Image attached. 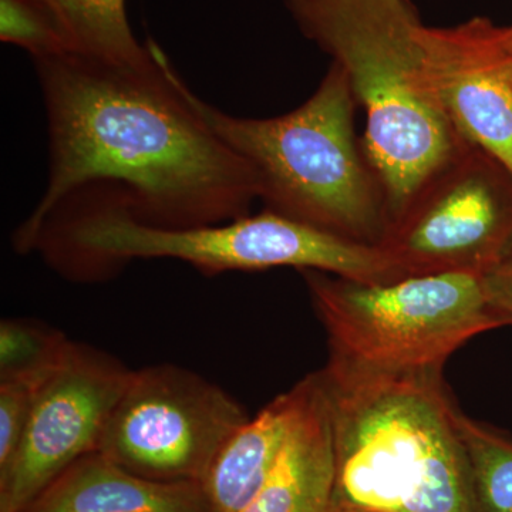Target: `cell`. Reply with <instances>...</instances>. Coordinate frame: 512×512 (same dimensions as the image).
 Masks as SVG:
<instances>
[{"instance_id": "6da1fadb", "label": "cell", "mask_w": 512, "mask_h": 512, "mask_svg": "<svg viewBox=\"0 0 512 512\" xmlns=\"http://www.w3.org/2000/svg\"><path fill=\"white\" fill-rule=\"evenodd\" d=\"M138 62L57 52L33 59L49 127L45 194L16 235L30 251L45 222L74 195L110 185V204L164 228L222 224L249 215L254 171L208 119L163 50Z\"/></svg>"}, {"instance_id": "7a4b0ae2", "label": "cell", "mask_w": 512, "mask_h": 512, "mask_svg": "<svg viewBox=\"0 0 512 512\" xmlns=\"http://www.w3.org/2000/svg\"><path fill=\"white\" fill-rule=\"evenodd\" d=\"M318 373L332 429L333 507L477 512L441 369H382L330 350Z\"/></svg>"}, {"instance_id": "3957f363", "label": "cell", "mask_w": 512, "mask_h": 512, "mask_svg": "<svg viewBox=\"0 0 512 512\" xmlns=\"http://www.w3.org/2000/svg\"><path fill=\"white\" fill-rule=\"evenodd\" d=\"M284 3L302 35L342 67L365 111L363 146L386 191L390 225L423 181L468 144L431 80L427 25L410 0Z\"/></svg>"}, {"instance_id": "277c9868", "label": "cell", "mask_w": 512, "mask_h": 512, "mask_svg": "<svg viewBox=\"0 0 512 512\" xmlns=\"http://www.w3.org/2000/svg\"><path fill=\"white\" fill-rule=\"evenodd\" d=\"M357 107L348 76L332 62L298 109L244 119L208 106V119L254 171L264 210L377 247L389 227V208L356 134Z\"/></svg>"}, {"instance_id": "5b68a950", "label": "cell", "mask_w": 512, "mask_h": 512, "mask_svg": "<svg viewBox=\"0 0 512 512\" xmlns=\"http://www.w3.org/2000/svg\"><path fill=\"white\" fill-rule=\"evenodd\" d=\"M55 225L64 247L93 264L170 258L208 275L293 266L362 282L403 279L379 247L336 237L266 210L222 224L164 228L138 221L117 205L104 204L47 227Z\"/></svg>"}, {"instance_id": "8992f818", "label": "cell", "mask_w": 512, "mask_h": 512, "mask_svg": "<svg viewBox=\"0 0 512 512\" xmlns=\"http://www.w3.org/2000/svg\"><path fill=\"white\" fill-rule=\"evenodd\" d=\"M330 350L394 370L443 369L467 340L512 325L485 299L480 276H407L362 282L301 271Z\"/></svg>"}, {"instance_id": "52a82bcc", "label": "cell", "mask_w": 512, "mask_h": 512, "mask_svg": "<svg viewBox=\"0 0 512 512\" xmlns=\"http://www.w3.org/2000/svg\"><path fill=\"white\" fill-rule=\"evenodd\" d=\"M512 242V174L468 143L413 192L377 245L407 276H481Z\"/></svg>"}, {"instance_id": "ba28073f", "label": "cell", "mask_w": 512, "mask_h": 512, "mask_svg": "<svg viewBox=\"0 0 512 512\" xmlns=\"http://www.w3.org/2000/svg\"><path fill=\"white\" fill-rule=\"evenodd\" d=\"M249 420L210 380L173 365L133 370L97 451L161 483L202 484L215 457Z\"/></svg>"}, {"instance_id": "9c48e42d", "label": "cell", "mask_w": 512, "mask_h": 512, "mask_svg": "<svg viewBox=\"0 0 512 512\" xmlns=\"http://www.w3.org/2000/svg\"><path fill=\"white\" fill-rule=\"evenodd\" d=\"M133 370L70 340L36 394L15 457L0 473V510L20 512L70 464L96 451Z\"/></svg>"}, {"instance_id": "30bf717a", "label": "cell", "mask_w": 512, "mask_h": 512, "mask_svg": "<svg viewBox=\"0 0 512 512\" xmlns=\"http://www.w3.org/2000/svg\"><path fill=\"white\" fill-rule=\"evenodd\" d=\"M431 80L448 119L468 143L512 174V35L510 26L473 18L426 30Z\"/></svg>"}, {"instance_id": "8fae6325", "label": "cell", "mask_w": 512, "mask_h": 512, "mask_svg": "<svg viewBox=\"0 0 512 512\" xmlns=\"http://www.w3.org/2000/svg\"><path fill=\"white\" fill-rule=\"evenodd\" d=\"M20 512H215L201 484L137 476L100 451L70 464Z\"/></svg>"}, {"instance_id": "7c38bea8", "label": "cell", "mask_w": 512, "mask_h": 512, "mask_svg": "<svg viewBox=\"0 0 512 512\" xmlns=\"http://www.w3.org/2000/svg\"><path fill=\"white\" fill-rule=\"evenodd\" d=\"M335 460L332 429L319 373L308 392L281 458L264 485L239 512H332Z\"/></svg>"}, {"instance_id": "4fadbf2b", "label": "cell", "mask_w": 512, "mask_h": 512, "mask_svg": "<svg viewBox=\"0 0 512 512\" xmlns=\"http://www.w3.org/2000/svg\"><path fill=\"white\" fill-rule=\"evenodd\" d=\"M308 377L249 419L221 448L201 487L215 512H239L258 493L288 443Z\"/></svg>"}, {"instance_id": "5bb4252c", "label": "cell", "mask_w": 512, "mask_h": 512, "mask_svg": "<svg viewBox=\"0 0 512 512\" xmlns=\"http://www.w3.org/2000/svg\"><path fill=\"white\" fill-rule=\"evenodd\" d=\"M66 52L109 62H138L150 53L128 25L124 0H35Z\"/></svg>"}, {"instance_id": "9a60e30c", "label": "cell", "mask_w": 512, "mask_h": 512, "mask_svg": "<svg viewBox=\"0 0 512 512\" xmlns=\"http://www.w3.org/2000/svg\"><path fill=\"white\" fill-rule=\"evenodd\" d=\"M477 512H512V440L457 410Z\"/></svg>"}, {"instance_id": "2e32d148", "label": "cell", "mask_w": 512, "mask_h": 512, "mask_svg": "<svg viewBox=\"0 0 512 512\" xmlns=\"http://www.w3.org/2000/svg\"><path fill=\"white\" fill-rule=\"evenodd\" d=\"M70 340L59 330L28 319L0 323V376L52 365Z\"/></svg>"}, {"instance_id": "e0dca14e", "label": "cell", "mask_w": 512, "mask_h": 512, "mask_svg": "<svg viewBox=\"0 0 512 512\" xmlns=\"http://www.w3.org/2000/svg\"><path fill=\"white\" fill-rule=\"evenodd\" d=\"M62 356L52 365L0 376V473L9 467L15 457L36 394L47 377L52 375Z\"/></svg>"}, {"instance_id": "ac0fdd59", "label": "cell", "mask_w": 512, "mask_h": 512, "mask_svg": "<svg viewBox=\"0 0 512 512\" xmlns=\"http://www.w3.org/2000/svg\"><path fill=\"white\" fill-rule=\"evenodd\" d=\"M0 39L33 59L63 52L59 33L35 0H0Z\"/></svg>"}, {"instance_id": "d6986e66", "label": "cell", "mask_w": 512, "mask_h": 512, "mask_svg": "<svg viewBox=\"0 0 512 512\" xmlns=\"http://www.w3.org/2000/svg\"><path fill=\"white\" fill-rule=\"evenodd\" d=\"M480 279L485 299L491 308L510 319L512 323V242Z\"/></svg>"}, {"instance_id": "ffe728a7", "label": "cell", "mask_w": 512, "mask_h": 512, "mask_svg": "<svg viewBox=\"0 0 512 512\" xmlns=\"http://www.w3.org/2000/svg\"><path fill=\"white\" fill-rule=\"evenodd\" d=\"M332 512H365V511H357V510H349V508H335L333 507Z\"/></svg>"}, {"instance_id": "44dd1931", "label": "cell", "mask_w": 512, "mask_h": 512, "mask_svg": "<svg viewBox=\"0 0 512 512\" xmlns=\"http://www.w3.org/2000/svg\"><path fill=\"white\" fill-rule=\"evenodd\" d=\"M0 512H15V511H10V510H0Z\"/></svg>"}, {"instance_id": "7402d4cb", "label": "cell", "mask_w": 512, "mask_h": 512, "mask_svg": "<svg viewBox=\"0 0 512 512\" xmlns=\"http://www.w3.org/2000/svg\"><path fill=\"white\" fill-rule=\"evenodd\" d=\"M510 30H511V35H512V26H510Z\"/></svg>"}]
</instances>
